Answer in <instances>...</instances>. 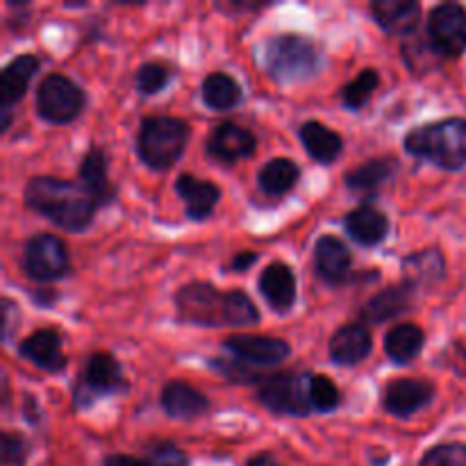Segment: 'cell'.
Returning <instances> with one entry per match:
<instances>
[{
	"instance_id": "3",
	"label": "cell",
	"mask_w": 466,
	"mask_h": 466,
	"mask_svg": "<svg viewBox=\"0 0 466 466\" xmlns=\"http://www.w3.org/2000/svg\"><path fill=\"white\" fill-rule=\"evenodd\" d=\"M405 153L444 171L466 167V118L449 116L412 127L403 137Z\"/></svg>"
},
{
	"instance_id": "22",
	"label": "cell",
	"mask_w": 466,
	"mask_h": 466,
	"mask_svg": "<svg viewBox=\"0 0 466 466\" xmlns=\"http://www.w3.org/2000/svg\"><path fill=\"white\" fill-rule=\"evenodd\" d=\"M176 191L185 205V214L191 221H205V218L212 217L218 200H221V189L214 182L196 177L191 173L177 176Z\"/></svg>"
},
{
	"instance_id": "16",
	"label": "cell",
	"mask_w": 466,
	"mask_h": 466,
	"mask_svg": "<svg viewBox=\"0 0 466 466\" xmlns=\"http://www.w3.org/2000/svg\"><path fill=\"white\" fill-rule=\"evenodd\" d=\"M16 353L41 371L62 373L68 367V358L62 349V335L53 326L35 330L18 341Z\"/></svg>"
},
{
	"instance_id": "37",
	"label": "cell",
	"mask_w": 466,
	"mask_h": 466,
	"mask_svg": "<svg viewBox=\"0 0 466 466\" xmlns=\"http://www.w3.org/2000/svg\"><path fill=\"white\" fill-rule=\"evenodd\" d=\"M148 460L153 466H191L189 455L173 441H153V444H148Z\"/></svg>"
},
{
	"instance_id": "33",
	"label": "cell",
	"mask_w": 466,
	"mask_h": 466,
	"mask_svg": "<svg viewBox=\"0 0 466 466\" xmlns=\"http://www.w3.org/2000/svg\"><path fill=\"white\" fill-rule=\"evenodd\" d=\"M309 400H312L314 412L330 414L341 405V391L332 378L323 376V373H312V380H309Z\"/></svg>"
},
{
	"instance_id": "31",
	"label": "cell",
	"mask_w": 466,
	"mask_h": 466,
	"mask_svg": "<svg viewBox=\"0 0 466 466\" xmlns=\"http://www.w3.org/2000/svg\"><path fill=\"white\" fill-rule=\"evenodd\" d=\"M380 86V73L376 68H362L349 85L341 86V105L350 112H360L373 98Z\"/></svg>"
},
{
	"instance_id": "14",
	"label": "cell",
	"mask_w": 466,
	"mask_h": 466,
	"mask_svg": "<svg viewBox=\"0 0 466 466\" xmlns=\"http://www.w3.org/2000/svg\"><path fill=\"white\" fill-rule=\"evenodd\" d=\"M417 287L408 280H400L399 285H390L376 296L367 300L360 309V319L367 326H380V323L394 321V319L403 317V314L412 312L414 303H417Z\"/></svg>"
},
{
	"instance_id": "28",
	"label": "cell",
	"mask_w": 466,
	"mask_h": 466,
	"mask_svg": "<svg viewBox=\"0 0 466 466\" xmlns=\"http://www.w3.org/2000/svg\"><path fill=\"white\" fill-rule=\"evenodd\" d=\"M403 280L412 282L414 287H432L444 280L446 259L440 248H423L419 253H410L400 262Z\"/></svg>"
},
{
	"instance_id": "7",
	"label": "cell",
	"mask_w": 466,
	"mask_h": 466,
	"mask_svg": "<svg viewBox=\"0 0 466 466\" xmlns=\"http://www.w3.org/2000/svg\"><path fill=\"white\" fill-rule=\"evenodd\" d=\"M130 390L127 378L123 373L121 362L114 358L112 353H91L86 358L85 369H82L80 378L73 385L71 399L76 410H89L91 405L98 403V399L105 396H121Z\"/></svg>"
},
{
	"instance_id": "9",
	"label": "cell",
	"mask_w": 466,
	"mask_h": 466,
	"mask_svg": "<svg viewBox=\"0 0 466 466\" xmlns=\"http://www.w3.org/2000/svg\"><path fill=\"white\" fill-rule=\"evenodd\" d=\"M21 268L30 280L55 282L71 273V255L62 237L50 232L32 235L23 244Z\"/></svg>"
},
{
	"instance_id": "44",
	"label": "cell",
	"mask_w": 466,
	"mask_h": 466,
	"mask_svg": "<svg viewBox=\"0 0 466 466\" xmlns=\"http://www.w3.org/2000/svg\"><path fill=\"white\" fill-rule=\"evenodd\" d=\"M246 466H282V464L278 462L271 453H259V455H255V458H250Z\"/></svg>"
},
{
	"instance_id": "17",
	"label": "cell",
	"mask_w": 466,
	"mask_h": 466,
	"mask_svg": "<svg viewBox=\"0 0 466 466\" xmlns=\"http://www.w3.org/2000/svg\"><path fill=\"white\" fill-rule=\"evenodd\" d=\"M371 328L362 321L344 323V326L332 332L330 341H328V355H330L332 364H337V367H358L371 355Z\"/></svg>"
},
{
	"instance_id": "24",
	"label": "cell",
	"mask_w": 466,
	"mask_h": 466,
	"mask_svg": "<svg viewBox=\"0 0 466 466\" xmlns=\"http://www.w3.org/2000/svg\"><path fill=\"white\" fill-rule=\"evenodd\" d=\"M41 68V59L35 53L14 57L0 73V112H14V105L25 96L32 77Z\"/></svg>"
},
{
	"instance_id": "32",
	"label": "cell",
	"mask_w": 466,
	"mask_h": 466,
	"mask_svg": "<svg viewBox=\"0 0 466 466\" xmlns=\"http://www.w3.org/2000/svg\"><path fill=\"white\" fill-rule=\"evenodd\" d=\"M173 68L164 62H146L137 68L135 86L141 96H157L173 80Z\"/></svg>"
},
{
	"instance_id": "10",
	"label": "cell",
	"mask_w": 466,
	"mask_h": 466,
	"mask_svg": "<svg viewBox=\"0 0 466 466\" xmlns=\"http://www.w3.org/2000/svg\"><path fill=\"white\" fill-rule=\"evenodd\" d=\"M428 41L444 59H455L466 50V7L458 3L435 5L428 14Z\"/></svg>"
},
{
	"instance_id": "19",
	"label": "cell",
	"mask_w": 466,
	"mask_h": 466,
	"mask_svg": "<svg viewBox=\"0 0 466 466\" xmlns=\"http://www.w3.org/2000/svg\"><path fill=\"white\" fill-rule=\"evenodd\" d=\"M369 12L387 35L410 39L421 25L423 9L417 0H376L369 5Z\"/></svg>"
},
{
	"instance_id": "38",
	"label": "cell",
	"mask_w": 466,
	"mask_h": 466,
	"mask_svg": "<svg viewBox=\"0 0 466 466\" xmlns=\"http://www.w3.org/2000/svg\"><path fill=\"white\" fill-rule=\"evenodd\" d=\"M0 305H3V321H0V328H3V344H9L14 330H16L18 323H21V309H18V305L14 303L12 299H7V296H5Z\"/></svg>"
},
{
	"instance_id": "43",
	"label": "cell",
	"mask_w": 466,
	"mask_h": 466,
	"mask_svg": "<svg viewBox=\"0 0 466 466\" xmlns=\"http://www.w3.org/2000/svg\"><path fill=\"white\" fill-rule=\"evenodd\" d=\"M268 7L267 3H232L221 5V9H235V12H259V9Z\"/></svg>"
},
{
	"instance_id": "4",
	"label": "cell",
	"mask_w": 466,
	"mask_h": 466,
	"mask_svg": "<svg viewBox=\"0 0 466 466\" xmlns=\"http://www.w3.org/2000/svg\"><path fill=\"white\" fill-rule=\"evenodd\" d=\"M264 66L280 85H299L317 77L326 66V59L309 36L282 32L264 44Z\"/></svg>"
},
{
	"instance_id": "6",
	"label": "cell",
	"mask_w": 466,
	"mask_h": 466,
	"mask_svg": "<svg viewBox=\"0 0 466 466\" xmlns=\"http://www.w3.org/2000/svg\"><path fill=\"white\" fill-rule=\"evenodd\" d=\"M309 371L268 373L258 385V403L278 417H308L312 410L309 400Z\"/></svg>"
},
{
	"instance_id": "11",
	"label": "cell",
	"mask_w": 466,
	"mask_h": 466,
	"mask_svg": "<svg viewBox=\"0 0 466 466\" xmlns=\"http://www.w3.org/2000/svg\"><path fill=\"white\" fill-rule=\"evenodd\" d=\"M435 400V385L426 378H394L385 385L380 405L396 419H410Z\"/></svg>"
},
{
	"instance_id": "8",
	"label": "cell",
	"mask_w": 466,
	"mask_h": 466,
	"mask_svg": "<svg viewBox=\"0 0 466 466\" xmlns=\"http://www.w3.org/2000/svg\"><path fill=\"white\" fill-rule=\"evenodd\" d=\"M86 107V94L76 80L64 73H48L36 85L35 109L41 121L50 126H68Z\"/></svg>"
},
{
	"instance_id": "34",
	"label": "cell",
	"mask_w": 466,
	"mask_h": 466,
	"mask_svg": "<svg viewBox=\"0 0 466 466\" xmlns=\"http://www.w3.org/2000/svg\"><path fill=\"white\" fill-rule=\"evenodd\" d=\"M32 444L18 432H0V460L5 466H25L30 460Z\"/></svg>"
},
{
	"instance_id": "1",
	"label": "cell",
	"mask_w": 466,
	"mask_h": 466,
	"mask_svg": "<svg viewBox=\"0 0 466 466\" xmlns=\"http://www.w3.org/2000/svg\"><path fill=\"white\" fill-rule=\"evenodd\" d=\"M176 312L182 323L200 328H246L262 321L258 305L244 289H218L212 282L194 280L176 291Z\"/></svg>"
},
{
	"instance_id": "26",
	"label": "cell",
	"mask_w": 466,
	"mask_h": 466,
	"mask_svg": "<svg viewBox=\"0 0 466 466\" xmlns=\"http://www.w3.org/2000/svg\"><path fill=\"white\" fill-rule=\"evenodd\" d=\"M305 153L319 164H332L344 153V139L339 132L321 121H305L299 130Z\"/></svg>"
},
{
	"instance_id": "30",
	"label": "cell",
	"mask_w": 466,
	"mask_h": 466,
	"mask_svg": "<svg viewBox=\"0 0 466 466\" xmlns=\"http://www.w3.org/2000/svg\"><path fill=\"white\" fill-rule=\"evenodd\" d=\"M200 98H203L205 107L214 109V112H228L241 103L244 91L230 73L212 71L200 82Z\"/></svg>"
},
{
	"instance_id": "36",
	"label": "cell",
	"mask_w": 466,
	"mask_h": 466,
	"mask_svg": "<svg viewBox=\"0 0 466 466\" xmlns=\"http://www.w3.org/2000/svg\"><path fill=\"white\" fill-rule=\"evenodd\" d=\"M214 371L221 373L223 378H228L230 382H237V385H259L264 376H259L258 369L248 367V364L239 362V360H209Z\"/></svg>"
},
{
	"instance_id": "42",
	"label": "cell",
	"mask_w": 466,
	"mask_h": 466,
	"mask_svg": "<svg viewBox=\"0 0 466 466\" xmlns=\"http://www.w3.org/2000/svg\"><path fill=\"white\" fill-rule=\"evenodd\" d=\"M32 303L39 305V308H50V305L57 300V294L53 289H36V294H30Z\"/></svg>"
},
{
	"instance_id": "5",
	"label": "cell",
	"mask_w": 466,
	"mask_h": 466,
	"mask_svg": "<svg viewBox=\"0 0 466 466\" xmlns=\"http://www.w3.org/2000/svg\"><path fill=\"white\" fill-rule=\"evenodd\" d=\"M191 139V126L180 116H146L137 132V155L153 171H168L180 162Z\"/></svg>"
},
{
	"instance_id": "40",
	"label": "cell",
	"mask_w": 466,
	"mask_h": 466,
	"mask_svg": "<svg viewBox=\"0 0 466 466\" xmlns=\"http://www.w3.org/2000/svg\"><path fill=\"white\" fill-rule=\"evenodd\" d=\"M103 466H153L148 458H135V455L114 453L103 460Z\"/></svg>"
},
{
	"instance_id": "15",
	"label": "cell",
	"mask_w": 466,
	"mask_h": 466,
	"mask_svg": "<svg viewBox=\"0 0 466 466\" xmlns=\"http://www.w3.org/2000/svg\"><path fill=\"white\" fill-rule=\"evenodd\" d=\"M314 271L326 285L341 287L353 280V253L335 235H321L314 244Z\"/></svg>"
},
{
	"instance_id": "18",
	"label": "cell",
	"mask_w": 466,
	"mask_h": 466,
	"mask_svg": "<svg viewBox=\"0 0 466 466\" xmlns=\"http://www.w3.org/2000/svg\"><path fill=\"white\" fill-rule=\"evenodd\" d=\"M258 289L276 314L291 312L299 300V280H296L294 268L280 259L264 267V271L259 273Z\"/></svg>"
},
{
	"instance_id": "39",
	"label": "cell",
	"mask_w": 466,
	"mask_h": 466,
	"mask_svg": "<svg viewBox=\"0 0 466 466\" xmlns=\"http://www.w3.org/2000/svg\"><path fill=\"white\" fill-rule=\"evenodd\" d=\"M21 414L32 428L41 426V419H44V410H41V403L36 396L32 394H23V405H21Z\"/></svg>"
},
{
	"instance_id": "27",
	"label": "cell",
	"mask_w": 466,
	"mask_h": 466,
	"mask_svg": "<svg viewBox=\"0 0 466 466\" xmlns=\"http://www.w3.org/2000/svg\"><path fill=\"white\" fill-rule=\"evenodd\" d=\"M426 346V332L417 323H399L390 328L385 335V353L399 367H408L410 362L423 353Z\"/></svg>"
},
{
	"instance_id": "41",
	"label": "cell",
	"mask_w": 466,
	"mask_h": 466,
	"mask_svg": "<svg viewBox=\"0 0 466 466\" xmlns=\"http://www.w3.org/2000/svg\"><path fill=\"white\" fill-rule=\"evenodd\" d=\"M259 259L258 253H253V250H244V253H237L235 258H232L230 262V268L235 273H246L250 267H255V262Z\"/></svg>"
},
{
	"instance_id": "13",
	"label": "cell",
	"mask_w": 466,
	"mask_h": 466,
	"mask_svg": "<svg viewBox=\"0 0 466 466\" xmlns=\"http://www.w3.org/2000/svg\"><path fill=\"white\" fill-rule=\"evenodd\" d=\"M205 150L212 159L230 167L241 159L253 157L258 150V137L239 123L221 121L209 130L208 139H205Z\"/></svg>"
},
{
	"instance_id": "2",
	"label": "cell",
	"mask_w": 466,
	"mask_h": 466,
	"mask_svg": "<svg viewBox=\"0 0 466 466\" xmlns=\"http://www.w3.org/2000/svg\"><path fill=\"white\" fill-rule=\"evenodd\" d=\"M23 203L59 230L73 235L89 230L100 209L94 196L80 182L55 176L30 177L23 189Z\"/></svg>"
},
{
	"instance_id": "20",
	"label": "cell",
	"mask_w": 466,
	"mask_h": 466,
	"mask_svg": "<svg viewBox=\"0 0 466 466\" xmlns=\"http://www.w3.org/2000/svg\"><path fill=\"white\" fill-rule=\"evenodd\" d=\"M159 408L176 421H196L209 410V399L185 380H168L159 391Z\"/></svg>"
},
{
	"instance_id": "12",
	"label": "cell",
	"mask_w": 466,
	"mask_h": 466,
	"mask_svg": "<svg viewBox=\"0 0 466 466\" xmlns=\"http://www.w3.org/2000/svg\"><path fill=\"white\" fill-rule=\"evenodd\" d=\"M223 349L239 362L253 369H271L285 362L291 355V346L280 337L268 335H230L223 341Z\"/></svg>"
},
{
	"instance_id": "29",
	"label": "cell",
	"mask_w": 466,
	"mask_h": 466,
	"mask_svg": "<svg viewBox=\"0 0 466 466\" xmlns=\"http://www.w3.org/2000/svg\"><path fill=\"white\" fill-rule=\"evenodd\" d=\"M300 180V167L289 157H276L262 164L258 171V187L268 198H282L296 189Z\"/></svg>"
},
{
	"instance_id": "25",
	"label": "cell",
	"mask_w": 466,
	"mask_h": 466,
	"mask_svg": "<svg viewBox=\"0 0 466 466\" xmlns=\"http://www.w3.org/2000/svg\"><path fill=\"white\" fill-rule=\"evenodd\" d=\"M399 173V159L396 157H376L369 162L360 164V167L350 168L344 176V185L349 187L353 194L360 196H373L390 185Z\"/></svg>"
},
{
	"instance_id": "21",
	"label": "cell",
	"mask_w": 466,
	"mask_h": 466,
	"mask_svg": "<svg viewBox=\"0 0 466 466\" xmlns=\"http://www.w3.org/2000/svg\"><path fill=\"white\" fill-rule=\"evenodd\" d=\"M344 230L355 244L364 246V248H373V246H380L387 239L391 223L387 214L378 209L376 205L362 203L346 214Z\"/></svg>"
},
{
	"instance_id": "35",
	"label": "cell",
	"mask_w": 466,
	"mask_h": 466,
	"mask_svg": "<svg viewBox=\"0 0 466 466\" xmlns=\"http://www.w3.org/2000/svg\"><path fill=\"white\" fill-rule=\"evenodd\" d=\"M419 466H466V444H437L431 446L419 460Z\"/></svg>"
},
{
	"instance_id": "23",
	"label": "cell",
	"mask_w": 466,
	"mask_h": 466,
	"mask_svg": "<svg viewBox=\"0 0 466 466\" xmlns=\"http://www.w3.org/2000/svg\"><path fill=\"white\" fill-rule=\"evenodd\" d=\"M107 164L109 162L105 150L98 148V146H91L85 153V157L80 159V167H77V180H80V185L94 196L96 203H98L100 208L112 205L118 194L116 185L109 180Z\"/></svg>"
}]
</instances>
